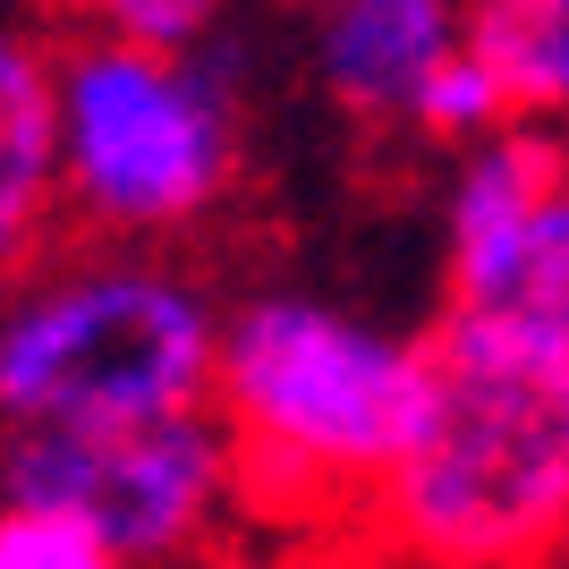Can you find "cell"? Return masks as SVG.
Returning a JSON list of instances; mask_svg holds the SVG:
<instances>
[{
  "instance_id": "cell-1",
  "label": "cell",
  "mask_w": 569,
  "mask_h": 569,
  "mask_svg": "<svg viewBox=\"0 0 569 569\" xmlns=\"http://www.w3.org/2000/svg\"><path fill=\"white\" fill-rule=\"evenodd\" d=\"M426 408L433 332L289 281L230 298L213 417L247 468L256 527H366Z\"/></svg>"
},
{
  "instance_id": "cell-2",
  "label": "cell",
  "mask_w": 569,
  "mask_h": 569,
  "mask_svg": "<svg viewBox=\"0 0 569 569\" xmlns=\"http://www.w3.org/2000/svg\"><path fill=\"white\" fill-rule=\"evenodd\" d=\"M433 408L366 510L382 569H545L569 545V340L433 315Z\"/></svg>"
},
{
  "instance_id": "cell-3",
  "label": "cell",
  "mask_w": 569,
  "mask_h": 569,
  "mask_svg": "<svg viewBox=\"0 0 569 569\" xmlns=\"http://www.w3.org/2000/svg\"><path fill=\"white\" fill-rule=\"evenodd\" d=\"M51 86H60L69 238L179 256L238 196L247 111H256V86H263V26L247 9L196 60L69 26L51 43Z\"/></svg>"
},
{
  "instance_id": "cell-4",
  "label": "cell",
  "mask_w": 569,
  "mask_h": 569,
  "mask_svg": "<svg viewBox=\"0 0 569 569\" xmlns=\"http://www.w3.org/2000/svg\"><path fill=\"white\" fill-rule=\"evenodd\" d=\"M221 323L230 307L188 256L69 238L18 298H0V433L204 417Z\"/></svg>"
},
{
  "instance_id": "cell-5",
  "label": "cell",
  "mask_w": 569,
  "mask_h": 569,
  "mask_svg": "<svg viewBox=\"0 0 569 569\" xmlns=\"http://www.w3.org/2000/svg\"><path fill=\"white\" fill-rule=\"evenodd\" d=\"M0 501L94 527L128 569H230V545L256 527L213 408L102 433H0Z\"/></svg>"
},
{
  "instance_id": "cell-6",
  "label": "cell",
  "mask_w": 569,
  "mask_h": 569,
  "mask_svg": "<svg viewBox=\"0 0 569 569\" xmlns=\"http://www.w3.org/2000/svg\"><path fill=\"white\" fill-rule=\"evenodd\" d=\"M442 315L569 340V137L510 119L451 153L442 196Z\"/></svg>"
},
{
  "instance_id": "cell-7",
  "label": "cell",
  "mask_w": 569,
  "mask_h": 569,
  "mask_svg": "<svg viewBox=\"0 0 569 569\" xmlns=\"http://www.w3.org/2000/svg\"><path fill=\"white\" fill-rule=\"evenodd\" d=\"M476 0H307L298 9V69L340 119L408 128L426 86L468 51Z\"/></svg>"
},
{
  "instance_id": "cell-8",
  "label": "cell",
  "mask_w": 569,
  "mask_h": 569,
  "mask_svg": "<svg viewBox=\"0 0 569 569\" xmlns=\"http://www.w3.org/2000/svg\"><path fill=\"white\" fill-rule=\"evenodd\" d=\"M34 18L0 9V298H18L69 247V188H60V86Z\"/></svg>"
},
{
  "instance_id": "cell-9",
  "label": "cell",
  "mask_w": 569,
  "mask_h": 569,
  "mask_svg": "<svg viewBox=\"0 0 569 569\" xmlns=\"http://www.w3.org/2000/svg\"><path fill=\"white\" fill-rule=\"evenodd\" d=\"M468 43L501 77L510 111L569 137V0H476Z\"/></svg>"
},
{
  "instance_id": "cell-10",
  "label": "cell",
  "mask_w": 569,
  "mask_h": 569,
  "mask_svg": "<svg viewBox=\"0 0 569 569\" xmlns=\"http://www.w3.org/2000/svg\"><path fill=\"white\" fill-rule=\"evenodd\" d=\"M238 18H247V0H86L77 9L86 34H111V43H137V51H170V60L213 51Z\"/></svg>"
},
{
  "instance_id": "cell-11",
  "label": "cell",
  "mask_w": 569,
  "mask_h": 569,
  "mask_svg": "<svg viewBox=\"0 0 569 569\" xmlns=\"http://www.w3.org/2000/svg\"><path fill=\"white\" fill-rule=\"evenodd\" d=\"M510 94H501V77L476 60V43L459 51L451 69L426 86V102H417V119H408V137L417 144H433V153H468V144H485V137H501L510 128Z\"/></svg>"
},
{
  "instance_id": "cell-12",
  "label": "cell",
  "mask_w": 569,
  "mask_h": 569,
  "mask_svg": "<svg viewBox=\"0 0 569 569\" xmlns=\"http://www.w3.org/2000/svg\"><path fill=\"white\" fill-rule=\"evenodd\" d=\"M0 569H128L94 527L34 510V501H0Z\"/></svg>"
},
{
  "instance_id": "cell-13",
  "label": "cell",
  "mask_w": 569,
  "mask_h": 569,
  "mask_svg": "<svg viewBox=\"0 0 569 569\" xmlns=\"http://www.w3.org/2000/svg\"><path fill=\"white\" fill-rule=\"evenodd\" d=\"M18 18H69V9H86V0H9Z\"/></svg>"
},
{
  "instance_id": "cell-14",
  "label": "cell",
  "mask_w": 569,
  "mask_h": 569,
  "mask_svg": "<svg viewBox=\"0 0 569 569\" xmlns=\"http://www.w3.org/2000/svg\"><path fill=\"white\" fill-rule=\"evenodd\" d=\"M298 9H307V0H298Z\"/></svg>"
}]
</instances>
